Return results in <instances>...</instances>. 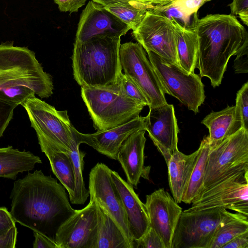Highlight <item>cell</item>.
Here are the masks:
<instances>
[{
	"mask_svg": "<svg viewBox=\"0 0 248 248\" xmlns=\"http://www.w3.org/2000/svg\"><path fill=\"white\" fill-rule=\"evenodd\" d=\"M10 198L16 222L54 241L60 227L76 211L64 187L41 170L16 181Z\"/></svg>",
	"mask_w": 248,
	"mask_h": 248,
	"instance_id": "6da1fadb",
	"label": "cell"
},
{
	"mask_svg": "<svg viewBox=\"0 0 248 248\" xmlns=\"http://www.w3.org/2000/svg\"><path fill=\"white\" fill-rule=\"evenodd\" d=\"M196 68L215 88L221 83L230 58L248 47V33L234 16L210 14L198 19Z\"/></svg>",
	"mask_w": 248,
	"mask_h": 248,
	"instance_id": "7a4b0ae2",
	"label": "cell"
},
{
	"mask_svg": "<svg viewBox=\"0 0 248 248\" xmlns=\"http://www.w3.org/2000/svg\"><path fill=\"white\" fill-rule=\"evenodd\" d=\"M121 38L97 36L74 43L72 56L74 79L81 87L111 88L123 75L120 61Z\"/></svg>",
	"mask_w": 248,
	"mask_h": 248,
	"instance_id": "3957f363",
	"label": "cell"
},
{
	"mask_svg": "<svg viewBox=\"0 0 248 248\" xmlns=\"http://www.w3.org/2000/svg\"><path fill=\"white\" fill-rule=\"evenodd\" d=\"M14 85L30 87L41 98L50 96L54 89L52 76L44 71L35 52L7 41L0 44V92Z\"/></svg>",
	"mask_w": 248,
	"mask_h": 248,
	"instance_id": "277c9868",
	"label": "cell"
},
{
	"mask_svg": "<svg viewBox=\"0 0 248 248\" xmlns=\"http://www.w3.org/2000/svg\"><path fill=\"white\" fill-rule=\"evenodd\" d=\"M118 84L111 88L81 87V97L97 131L129 122L139 116L146 106L120 94Z\"/></svg>",
	"mask_w": 248,
	"mask_h": 248,
	"instance_id": "5b68a950",
	"label": "cell"
},
{
	"mask_svg": "<svg viewBox=\"0 0 248 248\" xmlns=\"http://www.w3.org/2000/svg\"><path fill=\"white\" fill-rule=\"evenodd\" d=\"M28 114L40 145H46L60 151H71L74 126L67 110L54 107L33 94L21 104Z\"/></svg>",
	"mask_w": 248,
	"mask_h": 248,
	"instance_id": "8992f818",
	"label": "cell"
},
{
	"mask_svg": "<svg viewBox=\"0 0 248 248\" xmlns=\"http://www.w3.org/2000/svg\"><path fill=\"white\" fill-rule=\"evenodd\" d=\"M245 216L222 207L190 212L183 211L174 232L171 248H209L221 224Z\"/></svg>",
	"mask_w": 248,
	"mask_h": 248,
	"instance_id": "52a82bcc",
	"label": "cell"
},
{
	"mask_svg": "<svg viewBox=\"0 0 248 248\" xmlns=\"http://www.w3.org/2000/svg\"><path fill=\"white\" fill-rule=\"evenodd\" d=\"M146 52L165 93L177 98L195 113L199 112L205 98L201 77L194 72L187 73L154 52Z\"/></svg>",
	"mask_w": 248,
	"mask_h": 248,
	"instance_id": "ba28073f",
	"label": "cell"
},
{
	"mask_svg": "<svg viewBox=\"0 0 248 248\" xmlns=\"http://www.w3.org/2000/svg\"><path fill=\"white\" fill-rule=\"evenodd\" d=\"M246 169L248 130L242 127L218 145L210 148L202 192L231 174Z\"/></svg>",
	"mask_w": 248,
	"mask_h": 248,
	"instance_id": "9c48e42d",
	"label": "cell"
},
{
	"mask_svg": "<svg viewBox=\"0 0 248 248\" xmlns=\"http://www.w3.org/2000/svg\"><path fill=\"white\" fill-rule=\"evenodd\" d=\"M222 207L248 216V169L237 171L202 192L184 211Z\"/></svg>",
	"mask_w": 248,
	"mask_h": 248,
	"instance_id": "30bf717a",
	"label": "cell"
},
{
	"mask_svg": "<svg viewBox=\"0 0 248 248\" xmlns=\"http://www.w3.org/2000/svg\"><path fill=\"white\" fill-rule=\"evenodd\" d=\"M119 56L124 74L144 94L148 100L149 108L167 103L165 91L140 44L129 42L121 44Z\"/></svg>",
	"mask_w": 248,
	"mask_h": 248,
	"instance_id": "8fae6325",
	"label": "cell"
},
{
	"mask_svg": "<svg viewBox=\"0 0 248 248\" xmlns=\"http://www.w3.org/2000/svg\"><path fill=\"white\" fill-rule=\"evenodd\" d=\"M132 35L147 51L156 53L179 66L175 36L170 19L159 12L148 10Z\"/></svg>",
	"mask_w": 248,
	"mask_h": 248,
	"instance_id": "7c38bea8",
	"label": "cell"
},
{
	"mask_svg": "<svg viewBox=\"0 0 248 248\" xmlns=\"http://www.w3.org/2000/svg\"><path fill=\"white\" fill-rule=\"evenodd\" d=\"M111 170L106 164L97 163L89 173L90 201H95L112 218L124 234L130 248H134L126 214L120 195L113 182Z\"/></svg>",
	"mask_w": 248,
	"mask_h": 248,
	"instance_id": "4fadbf2b",
	"label": "cell"
},
{
	"mask_svg": "<svg viewBox=\"0 0 248 248\" xmlns=\"http://www.w3.org/2000/svg\"><path fill=\"white\" fill-rule=\"evenodd\" d=\"M95 203L90 201L84 208L76 210L57 231L55 241L58 248H95L97 234Z\"/></svg>",
	"mask_w": 248,
	"mask_h": 248,
	"instance_id": "5bb4252c",
	"label": "cell"
},
{
	"mask_svg": "<svg viewBox=\"0 0 248 248\" xmlns=\"http://www.w3.org/2000/svg\"><path fill=\"white\" fill-rule=\"evenodd\" d=\"M130 30L103 5L91 0L80 15L74 43H83L97 36L121 38Z\"/></svg>",
	"mask_w": 248,
	"mask_h": 248,
	"instance_id": "9a60e30c",
	"label": "cell"
},
{
	"mask_svg": "<svg viewBox=\"0 0 248 248\" xmlns=\"http://www.w3.org/2000/svg\"><path fill=\"white\" fill-rule=\"evenodd\" d=\"M144 123V129L167 163L172 153L178 149L179 130L173 105L167 103L149 107Z\"/></svg>",
	"mask_w": 248,
	"mask_h": 248,
	"instance_id": "2e32d148",
	"label": "cell"
},
{
	"mask_svg": "<svg viewBox=\"0 0 248 248\" xmlns=\"http://www.w3.org/2000/svg\"><path fill=\"white\" fill-rule=\"evenodd\" d=\"M144 204L150 227L161 238L165 248H171L174 232L182 208L163 188L146 195Z\"/></svg>",
	"mask_w": 248,
	"mask_h": 248,
	"instance_id": "e0dca14e",
	"label": "cell"
},
{
	"mask_svg": "<svg viewBox=\"0 0 248 248\" xmlns=\"http://www.w3.org/2000/svg\"><path fill=\"white\" fill-rule=\"evenodd\" d=\"M111 177L122 199L126 214L130 235L134 248L150 228L145 204L135 192L133 186L124 180L115 171L111 170Z\"/></svg>",
	"mask_w": 248,
	"mask_h": 248,
	"instance_id": "ac0fdd59",
	"label": "cell"
},
{
	"mask_svg": "<svg viewBox=\"0 0 248 248\" xmlns=\"http://www.w3.org/2000/svg\"><path fill=\"white\" fill-rule=\"evenodd\" d=\"M144 117L138 116L115 127L93 134L79 132L82 143L93 147L99 153L117 160L119 150L124 141L134 132L144 129Z\"/></svg>",
	"mask_w": 248,
	"mask_h": 248,
	"instance_id": "d6986e66",
	"label": "cell"
},
{
	"mask_svg": "<svg viewBox=\"0 0 248 248\" xmlns=\"http://www.w3.org/2000/svg\"><path fill=\"white\" fill-rule=\"evenodd\" d=\"M145 131L141 129L129 135L122 143L117 155L127 182L136 188L146 171L144 166Z\"/></svg>",
	"mask_w": 248,
	"mask_h": 248,
	"instance_id": "ffe728a7",
	"label": "cell"
},
{
	"mask_svg": "<svg viewBox=\"0 0 248 248\" xmlns=\"http://www.w3.org/2000/svg\"><path fill=\"white\" fill-rule=\"evenodd\" d=\"M169 18L173 28L179 66L188 74L193 73L196 68L198 51L196 31L198 19L197 13L194 14L192 23L188 27L182 25L172 17Z\"/></svg>",
	"mask_w": 248,
	"mask_h": 248,
	"instance_id": "44dd1931",
	"label": "cell"
},
{
	"mask_svg": "<svg viewBox=\"0 0 248 248\" xmlns=\"http://www.w3.org/2000/svg\"><path fill=\"white\" fill-rule=\"evenodd\" d=\"M201 123L209 130L207 136L210 148L218 145L243 127L235 106H227L218 111H212Z\"/></svg>",
	"mask_w": 248,
	"mask_h": 248,
	"instance_id": "7402d4cb",
	"label": "cell"
},
{
	"mask_svg": "<svg viewBox=\"0 0 248 248\" xmlns=\"http://www.w3.org/2000/svg\"><path fill=\"white\" fill-rule=\"evenodd\" d=\"M198 150L186 155L177 150L175 151L166 163L168 169L170 188L172 197L178 203L182 199L195 165Z\"/></svg>",
	"mask_w": 248,
	"mask_h": 248,
	"instance_id": "603a6c76",
	"label": "cell"
},
{
	"mask_svg": "<svg viewBox=\"0 0 248 248\" xmlns=\"http://www.w3.org/2000/svg\"><path fill=\"white\" fill-rule=\"evenodd\" d=\"M41 163V158L30 151L12 146L0 148V177L16 180L19 173L31 170Z\"/></svg>",
	"mask_w": 248,
	"mask_h": 248,
	"instance_id": "cb8c5ba5",
	"label": "cell"
},
{
	"mask_svg": "<svg viewBox=\"0 0 248 248\" xmlns=\"http://www.w3.org/2000/svg\"><path fill=\"white\" fill-rule=\"evenodd\" d=\"M97 234L95 248H130L120 228L110 216L98 203Z\"/></svg>",
	"mask_w": 248,
	"mask_h": 248,
	"instance_id": "d4e9b609",
	"label": "cell"
},
{
	"mask_svg": "<svg viewBox=\"0 0 248 248\" xmlns=\"http://www.w3.org/2000/svg\"><path fill=\"white\" fill-rule=\"evenodd\" d=\"M41 151L47 157L53 174L67 191L69 200L74 194L75 179L71 159L67 153L46 145H40Z\"/></svg>",
	"mask_w": 248,
	"mask_h": 248,
	"instance_id": "484cf974",
	"label": "cell"
},
{
	"mask_svg": "<svg viewBox=\"0 0 248 248\" xmlns=\"http://www.w3.org/2000/svg\"><path fill=\"white\" fill-rule=\"evenodd\" d=\"M197 150L196 160L182 199V202L186 204L192 203L202 191L210 151L208 136L203 138Z\"/></svg>",
	"mask_w": 248,
	"mask_h": 248,
	"instance_id": "4316f807",
	"label": "cell"
},
{
	"mask_svg": "<svg viewBox=\"0 0 248 248\" xmlns=\"http://www.w3.org/2000/svg\"><path fill=\"white\" fill-rule=\"evenodd\" d=\"M82 143L79 135V132L74 127L73 139L71 146V151L68 153L73 164L74 179L75 190L72 198L70 202L73 204H83L89 196V191L85 187L82 172L84 169V158L86 153L79 149Z\"/></svg>",
	"mask_w": 248,
	"mask_h": 248,
	"instance_id": "83f0119b",
	"label": "cell"
},
{
	"mask_svg": "<svg viewBox=\"0 0 248 248\" xmlns=\"http://www.w3.org/2000/svg\"><path fill=\"white\" fill-rule=\"evenodd\" d=\"M153 5L141 2H115L103 6L134 30L142 21L146 11L152 9Z\"/></svg>",
	"mask_w": 248,
	"mask_h": 248,
	"instance_id": "f1b7e54d",
	"label": "cell"
},
{
	"mask_svg": "<svg viewBox=\"0 0 248 248\" xmlns=\"http://www.w3.org/2000/svg\"><path fill=\"white\" fill-rule=\"evenodd\" d=\"M247 232H248V216L228 220L218 228L209 248H222L232 239Z\"/></svg>",
	"mask_w": 248,
	"mask_h": 248,
	"instance_id": "f546056e",
	"label": "cell"
},
{
	"mask_svg": "<svg viewBox=\"0 0 248 248\" xmlns=\"http://www.w3.org/2000/svg\"><path fill=\"white\" fill-rule=\"evenodd\" d=\"M118 91L122 95L149 106L148 100L133 81L124 73L118 86Z\"/></svg>",
	"mask_w": 248,
	"mask_h": 248,
	"instance_id": "4dcf8cb0",
	"label": "cell"
},
{
	"mask_svg": "<svg viewBox=\"0 0 248 248\" xmlns=\"http://www.w3.org/2000/svg\"><path fill=\"white\" fill-rule=\"evenodd\" d=\"M33 94L35 93L31 88L23 85L9 86L0 92L1 96L17 105H21L26 99Z\"/></svg>",
	"mask_w": 248,
	"mask_h": 248,
	"instance_id": "1f68e13d",
	"label": "cell"
},
{
	"mask_svg": "<svg viewBox=\"0 0 248 248\" xmlns=\"http://www.w3.org/2000/svg\"><path fill=\"white\" fill-rule=\"evenodd\" d=\"M235 107L242 121V126L248 130V82L244 83L237 92Z\"/></svg>",
	"mask_w": 248,
	"mask_h": 248,
	"instance_id": "d6a6232c",
	"label": "cell"
},
{
	"mask_svg": "<svg viewBox=\"0 0 248 248\" xmlns=\"http://www.w3.org/2000/svg\"><path fill=\"white\" fill-rule=\"evenodd\" d=\"M18 105L7 100L0 95V138L12 120L14 115V110Z\"/></svg>",
	"mask_w": 248,
	"mask_h": 248,
	"instance_id": "836d02e7",
	"label": "cell"
},
{
	"mask_svg": "<svg viewBox=\"0 0 248 248\" xmlns=\"http://www.w3.org/2000/svg\"><path fill=\"white\" fill-rule=\"evenodd\" d=\"M212 0H174L170 3L185 15L191 16L197 13L199 8L206 2Z\"/></svg>",
	"mask_w": 248,
	"mask_h": 248,
	"instance_id": "e575fe53",
	"label": "cell"
},
{
	"mask_svg": "<svg viewBox=\"0 0 248 248\" xmlns=\"http://www.w3.org/2000/svg\"><path fill=\"white\" fill-rule=\"evenodd\" d=\"M136 248H165V246L159 236L150 227L137 242Z\"/></svg>",
	"mask_w": 248,
	"mask_h": 248,
	"instance_id": "d590c367",
	"label": "cell"
},
{
	"mask_svg": "<svg viewBox=\"0 0 248 248\" xmlns=\"http://www.w3.org/2000/svg\"><path fill=\"white\" fill-rule=\"evenodd\" d=\"M231 15H238L242 22L248 25V0H232L229 4Z\"/></svg>",
	"mask_w": 248,
	"mask_h": 248,
	"instance_id": "8d00e7d4",
	"label": "cell"
},
{
	"mask_svg": "<svg viewBox=\"0 0 248 248\" xmlns=\"http://www.w3.org/2000/svg\"><path fill=\"white\" fill-rule=\"evenodd\" d=\"M16 223L8 209L0 206V234L6 233L16 227Z\"/></svg>",
	"mask_w": 248,
	"mask_h": 248,
	"instance_id": "74e56055",
	"label": "cell"
},
{
	"mask_svg": "<svg viewBox=\"0 0 248 248\" xmlns=\"http://www.w3.org/2000/svg\"><path fill=\"white\" fill-rule=\"evenodd\" d=\"M87 0H54L61 12L70 13L77 12Z\"/></svg>",
	"mask_w": 248,
	"mask_h": 248,
	"instance_id": "f35d334b",
	"label": "cell"
},
{
	"mask_svg": "<svg viewBox=\"0 0 248 248\" xmlns=\"http://www.w3.org/2000/svg\"><path fill=\"white\" fill-rule=\"evenodd\" d=\"M17 233L15 227L6 233L0 234V248H15Z\"/></svg>",
	"mask_w": 248,
	"mask_h": 248,
	"instance_id": "ab89813d",
	"label": "cell"
},
{
	"mask_svg": "<svg viewBox=\"0 0 248 248\" xmlns=\"http://www.w3.org/2000/svg\"><path fill=\"white\" fill-rule=\"evenodd\" d=\"M248 51L245 50L238 53L234 60L233 68L236 73H248Z\"/></svg>",
	"mask_w": 248,
	"mask_h": 248,
	"instance_id": "60d3db41",
	"label": "cell"
},
{
	"mask_svg": "<svg viewBox=\"0 0 248 248\" xmlns=\"http://www.w3.org/2000/svg\"><path fill=\"white\" fill-rule=\"evenodd\" d=\"M33 248H58V246L55 241L37 232H33Z\"/></svg>",
	"mask_w": 248,
	"mask_h": 248,
	"instance_id": "b9f144b4",
	"label": "cell"
},
{
	"mask_svg": "<svg viewBox=\"0 0 248 248\" xmlns=\"http://www.w3.org/2000/svg\"><path fill=\"white\" fill-rule=\"evenodd\" d=\"M222 248H248V232L235 237Z\"/></svg>",
	"mask_w": 248,
	"mask_h": 248,
	"instance_id": "7bdbcfd3",
	"label": "cell"
},
{
	"mask_svg": "<svg viewBox=\"0 0 248 248\" xmlns=\"http://www.w3.org/2000/svg\"><path fill=\"white\" fill-rule=\"evenodd\" d=\"M103 6L106 5L110 3L115 2H141L151 5H162L160 2L155 0H91Z\"/></svg>",
	"mask_w": 248,
	"mask_h": 248,
	"instance_id": "ee69618b",
	"label": "cell"
},
{
	"mask_svg": "<svg viewBox=\"0 0 248 248\" xmlns=\"http://www.w3.org/2000/svg\"><path fill=\"white\" fill-rule=\"evenodd\" d=\"M155 0L158 1L159 2H160L162 5H164L167 4L172 2V1H173L174 0Z\"/></svg>",
	"mask_w": 248,
	"mask_h": 248,
	"instance_id": "f6af8a7d",
	"label": "cell"
}]
</instances>
